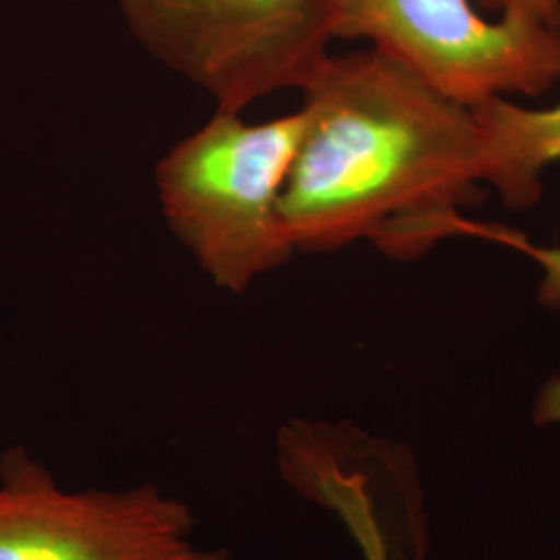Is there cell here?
Wrapping results in <instances>:
<instances>
[{
  "instance_id": "obj_1",
  "label": "cell",
  "mask_w": 560,
  "mask_h": 560,
  "mask_svg": "<svg viewBox=\"0 0 560 560\" xmlns=\"http://www.w3.org/2000/svg\"><path fill=\"white\" fill-rule=\"evenodd\" d=\"M303 133L280 198L298 252L368 240L416 260L465 235L486 136L471 106L451 101L374 48L326 55L301 83Z\"/></svg>"
},
{
  "instance_id": "obj_2",
  "label": "cell",
  "mask_w": 560,
  "mask_h": 560,
  "mask_svg": "<svg viewBox=\"0 0 560 560\" xmlns=\"http://www.w3.org/2000/svg\"><path fill=\"white\" fill-rule=\"evenodd\" d=\"M301 133V108L260 122L217 108L156 164L166 226L221 291L243 295L298 252L280 198Z\"/></svg>"
},
{
  "instance_id": "obj_3",
  "label": "cell",
  "mask_w": 560,
  "mask_h": 560,
  "mask_svg": "<svg viewBox=\"0 0 560 560\" xmlns=\"http://www.w3.org/2000/svg\"><path fill=\"white\" fill-rule=\"evenodd\" d=\"M141 48L221 110L300 90L335 38V0H115Z\"/></svg>"
},
{
  "instance_id": "obj_4",
  "label": "cell",
  "mask_w": 560,
  "mask_h": 560,
  "mask_svg": "<svg viewBox=\"0 0 560 560\" xmlns=\"http://www.w3.org/2000/svg\"><path fill=\"white\" fill-rule=\"evenodd\" d=\"M335 38L370 42L442 96L474 106L560 81V30L486 20L471 0H335Z\"/></svg>"
},
{
  "instance_id": "obj_5",
  "label": "cell",
  "mask_w": 560,
  "mask_h": 560,
  "mask_svg": "<svg viewBox=\"0 0 560 560\" xmlns=\"http://www.w3.org/2000/svg\"><path fill=\"white\" fill-rule=\"evenodd\" d=\"M0 560H229L156 483L69 490L23 446L0 457Z\"/></svg>"
},
{
  "instance_id": "obj_6",
  "label": "cell",
  "mask_w": 560,
  "mask_h": 560,
  "mask_svg": "<svg viewBox=\"0 0 560 560\" xmlns=\"http://www.w3.org/2000/svg\"><path fill=\"white\" fill-rule=\"evenodd\" d=\"M486 136V183L515 210L540 200L541 171L560 161V102L529 110L506 98H488L471 106Z\"/></svg>"
},
{
  "instance_id": "obj_7",
  "label": "cell",
  "mask_w": 560,
  "mask_h": 560,
  "mask_svg": "<svg viewBox=\"0 0 560 560\" xmlns=\"http://www.w3.org/2000/svg\"><path fill=\"white\" fill-rule=\"evenodd\" d=\"M340 523L363 560H425L428 521L423 497L409 490L368 494L351 502Z\"/></svg>"
},
{
  "instance_id": "obj_8",
  "label": "cell",
  "mask_w": 560,
  "mask_h": 560,
  "mask_svg": "<svg viewBox=\"0 0 560 560\" xmlns=\"http://www.w3.org/2000/svg\"><path fill=\"white\" fill-rule=\"evenodd\" d=\"M469 237L502 243L506 247H513L527 258L540 266V301L548 307H560V249L559 247H541L534 241L527 240L525 235L515 233L511 229H504L499 224H486L476 222L471 224ZM536 421L540 425L560 423V378L548 382L541 390L538 402H536Z\"/></svg>"
},
{
  "instance_id": "obj_9",
  "label": "cell",
  "mask_w": 560,
  "mask_h": 560,
  "mask_svg": "<svg viewBox=\"0 0 560 560\" xmlns=\"http://www.w3.org/2000/svg\"><path fill=\"white\" fill-rule=\"evenodd\" d=\"M499 15H521L560 30V0H478Z\"/></svg>"
}]
</instances>
